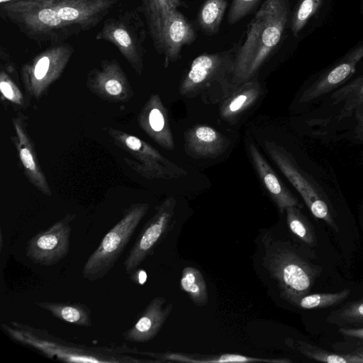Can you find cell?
<instances>
[{"label": "cell", "mask_w": 363, "mask_h": 363, "mask_svg": "<svg viewBox=\"0 0 363 363\" xmlns=\"http://www.w3.org/2000/svg\"><path fill=\"white\" fill-rule=\"evenodd\" d=\"M1 327L14 342L53 360L84 363L158 362L155 359L134 357L138 354V349L126 344L105 346L77 344L55 336L45 329L14 320H11L9 325L1 323Z\"/></svg>", "instance_id": "6da1fadb"}, {"label": "cell", "mask_w": 363, "mask_h": 363, "mask_svg": "<svg viewBox=\"0 0 363 363\" xmlns=\"http://www.w3.org/2000/svg\"><path fill=\"white\" fill-rule=\"evenodd\" d=\"M289 0H264L250 21L238 48L233 79L244 82L258 71L279 44L288 21Z\"/></svg>", "instance_id": "7a4b0ae2"}, {"label": "cell", "mask_w": 363, "mask_h": 363, "mask_svg": "<svg viewBox=\"0 0 363 363\" xmlns=\"http://www.w3.org/2000/svg\"><path fill=\"white\" fill-rule=\"evenodd\" d=\"M267 240L264 266L276 281L281 297L296 306L308 294L318 275L317 269L301 257L290 243Z\"/></svg>", "instance_id": "3957f363"}, {"label": "cell", "mask_w": 363, "mask_h": 363, "mask_svg": "<svg viewBox=\"0 0 363 363\" xmlns=\"http://www.w3.org/2000/svg\"><path fill=\"white\" fill-rule=\"evenodd\" d=\"M147 203L131 204L123 211L121 218L104 236L82 268L83 278L89 281L103 279L115 266L147 213Z\"/></svg>", "instance_id": "277c9868"}, {"label": "cell", "mask_w": 363, "mask_h": 363, "mask_svg": "<svg viewBox=\"0 0 363 363\" xmlns=\"http://www.w3.org/2000/svg\"><path fill=\"white\" fill-rule=\"evenodd\" d=\"M264 146L279 169L301 195L311 213L337 230L323 185L301 168L282 147L269 141H266Z\"/></svg>", "instance_id": "5b68a950"}, {"label": "cell", "mask_w": 363, "mask_h": 363, "mask_svg": "<svg viewBox=\"0 0 363 363\" xmlns=\"http://www.w3.org/2000/svg\"><path fill=\"white\" fill-rule=\"evenodd\" d=\"M106 131L116 145L131 157H125V162L143 177L149 179H169L184 173L158 150L138 137L112 128H108Z\"/></svg>", "instance_id": "8992f818"}, {"label": "cell", "mask_w": 363, "mask_h": 363, "mask_svg": "<svg viewBox=\"0 0 363 363\" xmlns=\"http://www.w3.org/2000/svg\"><path fill=\"white\" fill-rule=\"evenodd\" d=\"M75 218V213H67L31 237L26 244V257L41 266L50 267L59 263L69 253L71 224Z\"/></svg>", "instance_id": "52a82bcc"}, {"label": "cell", "mask_w": 363, "mask_h": 363, "mask_svg": "<svg viewBox=\"0 0 363 363\" xmlns=\"http://www.w3.org/2000/svg\"><path fill=\"white\" fill-rule=\"evenodd\" d=\"M175 200L169 198L156 207L136 238L123 262L125 272L133 274L152 253L168 232L174 214Z\"/></svg>", "instance_id": "ba28073f"}, {"label": "cell", "mask_w": 363, "mask_h": 363, "mask_svg": "<svg viewBox=\"0 0 363 363\" xmlns=\"http://www.w3.org/2000/svg\"><path fill=\"white\" fill-rule=\"evenodd\" d=\"M70 56L68 48H53L40 53L21 68L27 94L39 100L60 77Z\"/></svg>", "instance_id": "9c48e42d"}, {"label": "cell", "mask_w": 363, "mask_h": 363, "mask_svg": "<svg viewBox=\"0 0 363 363\" xmlns=\"http://www.w3.org/2000/svg\"><path fill=\"white\" fill-rule=\"evenodd\" d=\"M238 48L234 46L228 50L197 56L182 82L181 93L186 94L211 82L224 79L228 74L233 76Z\"/></svg>", "instance_id": "30bf717a"}, {"label": "cell", "mask_w": 363, "mask_h": 363, "mask_svg": "<svg viewBox=\"0 0 363 363\" xmlns=\"http://www.w3.org/2000/svg\"><path fill=\"white\" fill-rule=\"evenodd\" d=\"M363 58V44L350 52L335 66L325 72L301 92L298 104L311 105L340 87L352 77L358 62Z\"/></svg>", "instance_id": "8fae6325"}, {"label": "cell", "mask_w": 363, "mask_h": 363, "mask_svg": "<svg viewBox=\"0 0 363 363\" xmlns=\"http://www.w3.org/2000/svg\"><path fill=\"white\" fill-rule=\"evenodd\" d=\"M86 86L98 97L111 102H125L133 96L125 72L115 60L104 62L100 69L90 72Z\"/></svg>", "instance_id": "7c38bea8"}, {"label": "cell", "mask_w": 363, "mask_h": 363, "mask_svg": "<svg viewBox=\"0 0 363 363\" xmlns=\"http://www.w3.org/2000/svg\"><path fill=\"white\" fill-rule=\"evenodd\" d=\"M15 135L11 136L23 167L29 182L41 193L51 196L52 191L38 159L35 144L27 128V118L18 113L12 118Z\"/></svg>", "instance_id": "4fadbf2b"}, {"label": "cell", "mask_w": 363, "mask_h": 363, "mask_svg": "<svg viewBox=\"0 0 363 363\" xmlns=\"http://www.w3.org/2000/svg\"><path fill=\"white\" fill-rule=\"evenodd\" d=\"M196 38L194 27L177 8L164 13L162 26V48L165 67L177 61L184 46L189 45Z\"/></svg>", "instance_id": "5bb4252c"}, {"label": "cell", "mask_w": 363, "mask_h": 363, "mask_svg": "<svg viewBox=\"0 0 363 363\" xmlns=\"http://www.w3.org/2000/svg\"><path fill=\"white\" fill-rule=\"evenodd\" d=\"M166 298H152L137 318L135 323L122 333L126 341L144 343L152 340L159 333L173 308L172 303L164 306Z\"/></svg>", "instance_id": "9a60e30c"}, {"label": "cell", "mask_w": 363, "mask_h": 363, "mask_svg": "<svg viewBox=\"0 0 363 363\" xmlns=\"http://www.w3.org/2000/svg\"><path fill=\"white\" fill-rule=\"evenodd\" d=\"M138 121L145 133L159 145L167 150L174 149L167 111L159 95L150 96L138 114Z\"/></svg>", "instance_id": "2e32d148"}, {"label": "cell", "mask_w": 363, "mask_h": 363, "mask_svg": "<svg viewBox=\"0 0 363 363\" xmlns=\"http://www.w3.org/2000/svg\"><path fill=\"white\" fill-rule=\"evenodd\" d=\"M249 152L260 179L279 211L282 213L286 208L291 206L302 208V205L297 198L279 179L275 172L253 143L249 145Z\"/></svg>", "instance_id": "e0dca14e"}, {"label": "cell", "mask_w": 363, "mask_h": 363, "mask_svg": "<svg viewBox=\"0 0 363 363\" xmlns=\"http://www.w3.org/2000/svg\"><path fill=\"white\" fill-rule=\"evenodd\" d=\"M138 354L155 359L158 362L174 361L188 363H225V362H291L287 359H262L237 354H199L181 352H155L139 351Z\"/></svg>", "instance_id": "ac0fdd59"}, {"label": "cell", "mask_w": 363, "mask_h": 363, "mask_svg": "<svg viewBox=\"0 0 363 363\" xmlns=\"http://www.w3.org/2000/svg\"><path fill=\"white\" fill-rule=\"evenodd\" d=\"M187 148L196 156L209 157L220 155L227 147L224 137L208 125H198L186 135Z\"/></svg>", "instance_id": "d6986e66"}, {"label": "cell", "mask_w": 363, "mask_h": 363, "mask_svg": "<svg viewBox=\"0 0 363 363\" xmlns=\"http://www.w3.org/2000/svg\"><path fill=\"white\" fill-rule=\"evenodd\" d=\"M109 29L108 38L118 45L119 50L139 74L143 71V42L145 33L136 35L123 24L115 23L106 26Z\"/></svg>", "instance_id": "ffe728a7"}, {"label": "cell", "mask_w": 363, "mask_h": 363, "mask_svg": "<svg viewBox=\"0 0 363 363\" xmlns=\"http://www.w3.org/2000/svg\"><path fill=\"white\" fill-rule=\"evenodd\" d=\"M35 305L48 311L55 318L77 326L92 325L90 308L82 303L38 301Z\"/></svg>", "instance_id": "44dd1931"}, {"label": "cell", "mask_w": 363, "mask_h": 363, "mask_svg": "<svg viewBox=\"0 0 363 363\" xmlns=\"http://www.w3.org/2000/svg\"><path fill=\"white\" fill-rule=\"evenodd\" d=\"M149 29L155 47L162 51V26L164 13L172 8L184 5L182 0H143Z\"/></svg>", "instance_id": "7402d4cb"}, {"label": "cell", "mask_w": 363, "mask_h": 363, "mask_svg": "<svg viewBox=\"0 0 363 363\" xmlns=\"http://www.w3.org/2000/svg\"><path fill=\"white\" fill-rule=\"evenodd\" d=\"M330 96L332 105L342 103L340 116L345 117L363 104V74L337 89Z\"/></svg>", "instance_id": "603a6c76"}, {"label": "cell", "mask_w": 363, "mask_h": 363, "mask_svg": "<svg viewBox=\"0 0 363 363\" xmlns=\"http://www.w3.org/2000/svg\"><path fill=\"white\" fill-rule=\"evenodd\" d=\"M227 4V0L204 1L199 11L197 21L206 35H216L219 31Z\"/></svg>", "instance_id": "cb8c5ba5"}, {"label": "cell", "mask_w": 363, "mask_h": 363, "mask_svg": "<svg viewBox=\"0 0 363 363\" xmlns=\"http://www.w3.org/2000/svg\"><path fill=\"white\" fill-rule=\"evenodd\" d=\"M180 285L182 289L195 305L203 306L208 303V295L206 284L203 274L198 269L193 267L184 268Z\"/></svg>", "instance_id": "d4e9b609"}, {"label": "cell", "mask_w": 363, "mask_h": 363, "mask_svg": "<svg viewBox=\"0 0 363 363\" xmlns=\"http://www.w3.org/2000/svg\"><path fill=\"white\" fill-rule=\"evenodd\" d=\"M285 211L287 225L291 233L305 244L311 246L315 245V238L313 228L301 213V208L288 207Z\"/></svg>", "instance_id": "484cf974"}, {"label": "cell", "mask_w": 363, "mask_h": 363, "mask_svg": "<svg viewBox=\"0 0 363 363\" xmlns=\"http://www.w3.org/2000/svg\"><path fill=\"white\" fill-rule=\"evenodd\" d=\"M235 94L222 111L225 118H230L250 106L258 97L260 87L258 83L247 82Z\"/></svg>", "instance_id": "4316f807"}, {"label": "cell", "mask_w": 363, "mask_h": 363, "mask_svg": "<svg viewBox=\"0 0 363 363\" xmlns=\"http://www.w3.org/2000/svg\"><path fill=\"white\" fill-rule=\"evenodd\" d=\"M349 289L337 293L307 294L296 303V306L304 309L323 308L330 307L343 301L350 295Z\"/></svg>", "instance_id": "83f0119b"}, {"label": "cell", "mask_w": 363, "mask_h": 363, "mask_svg": "<svg viewBox=\"0 0 363 363\" xmlns=\"http://www.w3.org/2000/svg\"><path fill=\"white\" fill-rule=\"evenodd\" d=\"M299 350L308 358L328 363H363L358 354H337L315 349L304 342H299Z\"/></svg>", "instance_id": "f1b7e54d"}, {"label": "cell", "mask_w": 363, "mask_h": 363, "mask_svg": "<svg viewBox=\"0 0 363 363\" xmlns=\"http://www.w3.org/2000/svg\"><path fill=\"white\" fill-rule=\"evenodd\" d=\"M322 0H301L291 19V31L295 36L303 28L319 7Z\"/></svg>", "instance_id": "f546056e"}, {"label": "cell", "mask_w": 363, "mask_h": 363, "mask_svg": "<svg viewBox=\"0 0 363 363\" xmlns=\"http://www.w3.org/2000/svg\"><path fill=\"white\" fill-rule=\"evenodd\" d=\"M0 91L2 96L14 106L23 107L26 105L21 89L4 71L0 74Z\"/></svg>", "instance_id": "4dcf8cb0"}, {"label": "cell", "mask_w": 363, "mask_h": 363, "mask_svg": "<svg viewBox=\"0 0 363 363\" xmlns=\"http://www.w3.org/2000/svg\"><path fill=\"white\" fill-rule=\"evenodd\" d=\"M261 0H232L227 21L229 25L239 22L259 4Z\"/></svg>", "instance_id": "1f68e13d"}, {"label": "cell", "mask_w": 363, "mask_h": 363, "mask_svg": "<svg viewBox=\"0 0 363 363\" xmlns=\"http://www.w3.org/2000/svg\"><path fill=\"white\" fill-rule=\"evenodd\" d=\"M337 317L346 323H363V300L352 303L341 310Z\"/></svg>", "instance_id": "d6a6232c"}, {"label": "cell", "mask_w": 363, "mask_h": 363, "mask_svg": "<svg viewBox=\"0 0 363 363\" xmlns=\"http://www.w3.org/2000/svg\"><path fill=\"white\" fill-rule=\"evenodd\" d=\"M352 113L354 116V137L357 140L363 142V104L358 106Z\"/></svg>", "instance_id": "836d02e7"}, {"label": "cell", "mask_w": 363, "mask_h": 363, "mask_svg": "<svg viewBox=\"0 0 363 363\" xmlns=\"http://www.w3.org/2000/svg\"><path fill=\"white\" fill-rule=\"evenodd\" d=\"M339 332L350 337H354L359 340H363V328H340Z\"/></svg>", "instance_id": "e575fe53"}, {"label": "cell", "mask_w": 363, "mask_h": 363, "mask_svg": "<svg viewBox=\"0 0 363 363\" xmlns=\"http://www.w3.org/2000/svg\"><path fill=\"white\" fill-rule=\"evenodd\" d=\"M147 275L145 270L141 269H136L133 274H130V279L137 284L143 285L147 281Z\"/></svg>", "instance_id": "d590c367"}, {"label": "cell", "mask_w": 363, "mask_h": 363, "mask_svg": "<svg viewBox=\"0 0 363 363\" xmlns=\"http://www.w3.org/2000/svg\"><path fill=\"white\" fill-rule=\"evenodd\" d=\"M13 0H0V2L1 3H6V2H9V1H11ZM14 1H16V0H14Z\"/></svg>", "instance_id": "8d00e7d4"}, {"label": "cell", "mask_w": 363, "mask_h": 363, "mask_svg": "<svg viewBox=\"0 0 363 363\" xmlns=\"http://www.w3.org/2000/svg\"><path fill=\"white\" fill-rule=\"evenodd\" d=\"M2 245H3L2 233H1V249L2 248Z\"/></svg>", "instance_id": "74e56055"}, {"label": "cell", "mask_w": 363, "mask_h": 363, "mask_svg": "<svg viewBox=\"0 0 363 363\" xmlns=\"http://www.w3.org/2000/svg\"><path fill=\"white\" fill-rule=\"evenodd\" d=\"M358 355H359L360 357H362L363 358V352L359 353Z\"/></svg>", "instance_id": "f35d334b"}]
</instances>
